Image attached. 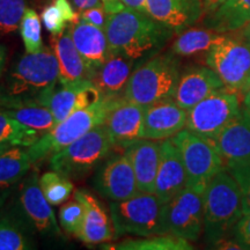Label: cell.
Returning <instances> with one entry per match:
<instances>
[{
    "mask_svg": "<svg viewBox=\"0 0 250 250\" xmlns=\"http://www.w3.org/2000/svg\"><path fill=\"white\" fill-rule=\"evenodd\" d=\"M223 87V81L211 67L208 65H192L181 73L174 100L186 110H190L197 103Z\"/></svg>",
    "mask_w": 250,
    "mask_h": 250,
    "instance_id": "cell-17",
    "label": "cell"
},
{
    "mask_svg": "<svg viewBox=\"0 0 250 250\" xmlns=\"http://www.w3.org/2000/svg\"><path fill=\"white\" fill-rule=\"evenodd\" d=\"M109 249L118 250H191L190 241L182 237L164 234V235L145 236L142 239H126Z\"/></svg>",
    "mask_w": 250,
    "mask_h": 250,
    "instance_id": "cell-31",
    "label": "cell"
},
{
    "mask_svg": "<svg viewBox=\"0 0 250 250\" xmlns=\"http://www.w3.org/2000/svg\"><path fill=\"white\" fill-rule=\"evenodd\" d=\"M145 109L144 105L127 101L123 96L116 100L104 122L115 146H125L140 138Z\"/></svg>",
    "mask_w": 250,
    "mask_h": 250,
    "instance_id": "cell-21",
    "label": "cell"
},
{
    "mask_svg": "<svg viewBox=\"0 0 250 250\" xmlns=\"http://www.w3.org/2000/svg\"><path fill=\"white\" fill-rule=\"evenodd\" d=\"M103 7L108 14H114L125 8L122 0H101Z\"/></svg>",
    "mask_w": 250,
    "mask_h": 250,
    "instance_id": "cell-42",
    "label": "cell"
},
{
    "mask_svg": "<svg viewBox=\"0 0 250 250\" xmlns=\"http://www.w3.org/2000/svg\"><path fill=\"white\" fill-rule=\"evenodd\" d=\"M104 31L111 55H121L133 62L154 55L174 34L147 13L127 7L109 14Z\"/></svg>",
    "mask_w": 250,
    "mask_h": 250,
    "instance_id": "cell-1",
    "label": "cell"
},
{
    "mask_svg": "<svg viewBox=\"0 0 250 250\" xmlns=\"http://www.w3.org/2000/svg\"><path fill=\"white\" fill-rule=\"evenodd\" d=\"M108 18L109 14L105 12L103 5L98 6V7L88 8L80 13V20L85 21V22L89 24H93L95 27L101 28L103 30L105 29V26H107Z\"/></svg>",
    "mask_w": 250,
    "mask_h": 250,
    "instance_id": "cell-40",
    "label": "cell"
},
{
    "mask_svg": "<svg viewBox=\"0 0 250 250\" xmlns=\"http://www.w3.org/2000/svg\"><path fill=\"white\" fill-rule=\"evenodd\" d=\"M27 0H0V35L14 33L20 28Z\"/></svg>",
    "mask_w": 250,
    "mask_h": 250,
    "instance_id": "cell-36",
    "label": "cell"
},
{
    "mask_svg": "<svg viewBox=\"0 0 250 250\" xmlns=\"http://www.w3.org/2000/svg\"><path fill=\"white\" fill-rule=\"evenodd\" d=\"M147 14L174 33H182L199 20L204 11L203 0H147Z\"/></svg>",
    "mask_w": 250,
    "mask_h": 250,
    "instance_id": "cell-18",
    "label": "cell"
},
{
    "mask_svg": "<svg viewBox=\"0 0 250 250\" xmlns=\"http://www.w3.org/2000/svg\"><path fill=\"white\" fill-rule=\"evenodd\" d=\"M250 22V0H225L205 18L206 28L230 34L242 30Z\"/></svg>",
    "mask_w": 250,
    "mask_h": 250,
    "instance_id": "cell-27",
    "label": "cell"
},
{
    "mask_svg": "<svg viewBox=\"0 0 250 250\" xmlns=\"http://www.w3.org/2000/svg\"><path fill=\"white\" fill-rule=\"evenodd\" d=\"M188 110L174 99L154 103L145 109L140 138L165 140L186 129Z\"/></svg>",
    "mask_w": 250,
    "mask_h": 250,
    "instance_id": "cell-13",
    "label": "cell"
},
{
    "mask_svg": "<svg viewBox=\"0 0 250 250\" xmlns=\"http://www.w3.org/2000/svg\"><path fill=\"white\" fill-rule=\"evenodd\" d=\"M42 136L43 134L39 131L19 123L14 118L0 111V143L29 147Z\"/></svg>",
    "mask_w": 250,
    "mask_h": 250,
    "instance_id": "cell-32",
    "label": "cell"
},
{
    "mask_svg": "<svg viewBox=\"0 0 250 250\" xmlns=\"http://www.w3.org/2000/svg\"><path fill=\"white\" fill-rule=\"evenodd\" d=\"M74 198L81 202L85 208V219L78 239L86 245H100L114 239L111 217H109L101 203L85 190H77Z\"/></svg>",
    "mask_w": 250,
    "mask_h": 250,
    "instance_id": "cell-22",
    "label": "cell"
},
{
    "mask_svg": "<svg viewBox=\"0 0 250 250\" xmlns=\"http://www.w3.org/2000/svg\"><path fill=\"white\" fill-rule=\"evenodd\" d=\"M187 174V186H204L226 168L215 146L192 131L183 129L173 137Z\"/></svg>",
    "mask_w": 250,
    "mask_h": 250,
    "instance_id": "cell-11",
    "label": "cell"
},
{
    "mask_svg": "<svg viewBox=\"0 0 250 250\" xmlns=\"http://www.w3.org/2000/svg\"><path fill=\"white\" fill-rule=\"evenodd\" d=\"M239 184L243 199V211L250 212V161L226 167Z\"/></svg>",
    "mask_w": 250,
    "mask_h": 250,
    "instance_id": "cell-38",
    "label": "cell"
},
{
    "mask_svg": "<svg viewBox=\"0 0 250 250\" xmlns=\"http://www.w3.org/2000/svg\"><path fill=\"white\" fill-rule=\"evenodd\" d=\"M71 36L81 57L95 76V72L111 57L105 31L79 20L71 24Z\"/></svg>",
    "mask_w": 250,
    "mask_h": 250,
    "instance_id": "cell-23",
    "label": "cell"
},
{
    "mask_svg": "<svg viewBox=\"0 0 250 250\" xmlns=\"http://www.w3.org/2000/svg\"><path fill=\"white\" fill-rule=\"evenodd\" d=\"M136 175L140 192L154 193L155 180L160 162V140L139 138L124 146Z\"/></svg>",
    "mask_w": 250,
    "mask_h": 250,
    "instance_id": "cell-19",
    "label": "cell"
},
{
    "mask_svg": "<svg viewBox=\"0 0 250 250\" xmlns=\"http://www.w3.org/2000/svg\"><path fill=\"white\" fill-rule=\"evenodd\" d=\"M242 107L250 114V87L242 98Z\"/></svg>",
    "mask_w": 250,
    "mask_h": 250,
    "instance_id": "cell-45",
    "label": "cell"
},
{
    "mask_svg": "<svg viewBox=\"0 0 250 250\" xmlns=\"http://www.w3.org/2000/svg\"><path fill=\"white\" fill-rule=\"evenodd\" d=\"M59 66L55 51L43 46L35 54L21 56L8 77L9 98L35 100L58 83Z\"/></svg>",
    "mask_w": 250,
    "mask_h": 250,
    "instance_id": "cell-7",
    "label": "cell"
},
{
    "mask_svg": "<svg viewBox=\"0 0 250 250\" xmlns=\"http://www.w3.org/2000/svg\"><path fill=\"white\" fill-rule=\"evenodd\" d=\"M177 56L168 54L152 57L132 72L123 98L144 107L174 99L181 77Z\"/></svg>",
    "mask_w": 250,
    "mask_h": 250,
    "instance_id": "cell-3",
    "label": "cell"
},
{
    "mask_svg": "<svg viewBox=\"0 0 250 250\" xmlns=\"http://www.w3.org/2000/svg\"><path fill=\"white\" fill-rule=\"evenodd\" d=\"M122 1H123L125 7L147 13V9H146V2H147V0H122Z\"/></svg>",
    "mask_w": 250,
    "mask_h": 250,
    "instance_id": "cell-43",
    "label": "cell"
},
{
    "mask_svg": "<svg viewBox=\"0 0 250 250\" xmlns=\"http://www.w3.org/2000/svg\"><path fill=\"white\" fill-rule=\"evenodd\" d=\"M134 62L121 55H111L93 78V83L103 96H123L125 86L132 74Z\"/></svg>",
    "mask_w": 250,
    "mask_h": 250,
    "instance_id": "cell-26",
    "label": "cell"
},
{
    "mask_svg": "<svg viewBox=\"0 0 250 250\" xmlns=\"http://www.w3.org/2000/svg\"><path fill=\"white\" fill-rule=\"evenodd\" d=\"M204 186H187L165 204V234L182 237L190 242L198 241L204 233Z\"/></svg>",
    "mask_w": 250,
    "mask_h": 250,
    "instance_id": "cell-10",
    "label": "cell"
},
{
    "mask_svg": "<svg viewBox=\"0 0 250 250\" xmlns=\"http://www.w3.org/2000/svg\"><path fill=\"white\" fill-rule=\"evenodd\" d=\"M40 177L36 173L31 174L22 186L20 193V204L24 217L41 233H52L61 235L55 218L52 205L46 201L41 190Z\"/></svg>",
    "mask_w": 250,
    "mask_h": 250,
    "instance_id": "cell-20",
    "label": "cell"
},
{
    "mask_svg": "<svg viewBox=\"0 0 250 250\" xmlns=\"http://www.w3.org/2000/svg\"><path fill=\"white\" fill-rule=\"evenodd\" d=\"M204 236L213 247L233 232L243 214V199L239 184L225 168L206 184L203 196Z\"/></svg>",
    "mask_w": 250,
    "mask_h": 250,
    "instance_id": "cell-2",
    "label": "cell"
},
{
    "mask_svg": "<svg viewBox=\"0 0 250 250\" xmlns=\"http://www.w3.org/2000/svg\"><path fill=\"white\" fill-rule=\"evenodd\" d=\"M117 99L118 98L103 96L99 101L79 111H76L66 120L55 125L54 129L48 131L37 142L27 147L28 154L33 164L42 160L46 156H51L95 126L104 124Z\"/></svg>",
    "mask_w": 250,
    "mask_h": 250,
    "instance_id": "cell-4",
    "label": "cell"
},
{
    "mask_svg": "<svg viewBox=\"0 0 250 250\" xmlns=\"http://www.w3.org/2000/svg\"><path fill=\"white\" fill-rule=\"evenodd\" d=\"M95 184L99 191L111 202L125 201L140 193L132 165L125 153L112 156L103 165Z\"/></svg>",
    "mask_w": 250,
    "mask_h": 250,
    "instance_id": "cell-14",
    "label": "cell"
},
{
    "mask_svg": "<svg viewBox=\"0 0 250 250\" xmlns=\"http://www.w3.org/2000/svg\"><path fill=\"white\" fill-rule=\"evenodd\" d=\"M165 204L155 193L140 192L129 199L110 203L115 237L164 235Z\"/></svg>",
    "mask_w": 250,
    "mask_h": 250,
    "instance_id": "cell-5",
    "label": "cell"
},
{
    "mask_svg": "<svg viewBox=\"0 0 250 250\" xmlns=\"http://www.w3.org/2000/svg\"><path fill=\"white\" fill-rule=\"evenodd\" d=\"M43 195L52 206L67 202L74 192V186L70 179L58 171H46L39 179Z\"/></svg>",
    "mask_w": 250,
    "mask_h": 250,
    "instance_id": "cell-34",
    "label": "cell"
},
{
    "mask_svg": "<svg viewBox=\"0 0 250 250\" xmlns=\"http://www.w3.org/2000/svg\"><path fill=\"white\" fill-rule=\"evenodd\" d=\"M34 243L28 236L22 221L12 217H0V250L33 249Z\"/></svg>",
    "mask_w": 250,
    "mask_h": 250,
    "instance_id": "cell-33",
    "label": "cell"
},
{
    "mask_svg": "<svg viewBox=\"0 0 250 250\" xmlns=\"http://www.w3.org/2000/svg\"><path fill=\"white\" fill-rule=\"evenodd\" d=\"M54 51L58 61V81L62 83L88 79L93 80L94 72L90 70L74 45L71 36V26L62 35L54 37Z\"/></svg>",
    "mask_w": 250,
    "mask_h": 250,
    "instance_id": "cell-24",
    "label": "cell"
},
{
    "mask_svg": "<svg viewBox=\"0 0 250 250\" xmlns=\"http://www.w3.org/2000/svg\"><path fill=\"white\" fill-rule=\"evenodd\" d=\"M74 8L77 9L79 13L86 11L88 8L98 7V6H102L101 0H70Z\"/></svg>",
    "mask_w": 250,
    "mask_h": 250,
    "instance_id": "cell-41",
    "label": "cell"
},
{
    "mask_svg": "<svg viewBox=\"0 0 250 250\" xmlns=\"http://www.w3.org/2000/svg\"><path fill=\"white\" fill-rule=\"evenodd\" d=\"M19 29L27 54H35L43 49L42 24L35 9L27 8Z\"/></svg>",
    "mask_w": 250,
    "mask_h": 250,
    "instance_id": "cell-35",
    "label": "cell"
},
{
    "mask_svg": "<svg viewBox=\"0 0 250 250\" xmlns=\"http://www.w3.org/2000/svg\"><path fill=\"white\" fill-rule=\"evenodd\" d=\"M224 1L225 0H203V4H204V9H206L208 12H211Z\"/></svg>",
    "mask_w": 250,
    "mask_h": 250,
    "instance_id": "cell-44",
    "label": "cell"
},
{
    "mask_svg": "<svg viewBox=\"0 0 250 250\" xmlns=\"http://www.w3.org/2000/svg\"><path fill=\"white\" fill-rule=\"evenodd\" d=\"M241 37L250 44V22L241 30Z\"/></svg>",
    "mask_w": 250,
    "mask_h": 250,
    "instance_id": "cell-46",
    "label": "cell"
},
{
    "mask_svg": "<svg viewBox=\"0 0 250 250\" xmlns=\"http://www.w3.org/2000/svg\"><path fill=\"white\" fill-rule=\"evenodd\" d=\"M205 64L218 74L227 89L243 98L250 87V44L228 35L206 52Z\"/></svg>",
    "mask_w": 250,
    "mask_h": 250,
    "instance_id": "cell-8",
    "label": "cell"
},
{
    "mask_svg": "<svg viewBox=\"0 0 250 250\" xmlns=\"http://www.w3.org/2000/svg\"><path fill=\"white\" fill-rule=\"evenodd\" d=\"M226 167L250 161V114L242 107L239 116L234 118L218 136L211 140Z\"/></svg>",
    "mask_w": 250,
    "mask_h": 250,
    "instance_id": "cell-15",
    "label": "cell"
},
{
    "mask_svg": "<svg viewBox=\"0 0 250 250\" xmlns=\"http://www.w3.org/2000/svg\"><path fill=\"white\" fill-rule=\"evenodd\" d=\"M241 110V98L223 87L188 110L186 129L211 142Z\"/></svg>",
    "mask_w": 250,
    "mask_h": 250,
    "instance_id": "cell-9",
    "label": "cell"
},
{
    "mask_svg": "<svg viewBox=\"0 0 250 250\" xmlns=\"http://www.w3.org/2000/svg\"><path fill=\"white\" fill-rule=\"evenodd\" d=\"M0 111L14 118L19 123L26 125L44 134L54 129L56 121L49 108L41 105L35 100L5 98L0 104Z\"/></svg>",
    "mask_w": 250,
    "mask_h": 250,
    "instance_id": "cell-25",
    "label": "cell"
},
{
    "mask_svg": "<svg viewBox=\"0 0 250 250\" xmlns=\"http://www.w3.org/2000/svg\"><path fill=\"white\" fill-rule=\"evenodd\" d=\"M229 34H221L217 31L203 28H192L180 33V36L174 41L170 52L180 57H189L202 52H208L212 46L226 39Z\"/></svg>",
    "mask_w": 250,
    "mask_h": 250,
    "instance_id": "cell-28",
    "label": "cell"
},
{
    "mask_svg": "<svg viewBox=\"0 0 250 250\" xmlns=\"http://www.w3.org/2000/svg\"><path fill=\"white\" fill-rule=\"evenodd\" d=\"M186 187V168L179 148L171 138L162 140L154 193L162 202L167 203Z\"/></svg>",
    "mask_w": 250,
    "mask_h": 250,
    "instance_id": "cell-16",
    "label": "cell"
},
{
    "mask_svg": "<svg viewBox=\"0 0 250 250\" xmlns=\"http://www.w3.org/2000/svg\"><path fill=\"white\" fill-rule=\"evenodd\" d=\"M14 147V146L9 145V144H5V143H0V154H2V153L8 151L9 148Z\"/></svg>",
    "mask_w": 250,
    "mask_h": 250,
    "instance_id": "cell-48",
    "label": "cell"
},
{
    "mask_svg": "<svg viewBox=\"0 0 250 250\" xmlns=\"http://www.w3.org/2000/svg\"><path fill=\"white\" fill-rule=\"evenodd\" d=\"M232 234L243 249H250V212H243L242 217L234 226Z\"/></svg>",
    "mask_w": 250,
    "mask_h": 250,
    "instance_id": "cell-39",
    "label": "cell"
},
{
    "mask_svg": "<svg viewBox=\"0 0 250 250\" xmlns=\"http://www.w3.org/2000/svg\"><path fill=\"white\" fill-rule=\"evenodd\" d=\"M45 29L54 37L62 35L68 26L80 20V13L74 8L70 0H54L45 6L41 14Z\"/></svg>",
    "mask_w": 250,
    "mask_h": 250,
    "instance_id": "cell-29",
    "label": "cell"
},
{
    "mask_svg": "<svg viewBox=\"0 0 250 250\" xmlns=\"http://www.w3.org/2000/svg\"><path fill=\"white\" fill-rule=\"evenodd\" d=\"M103 95L92 80L83 79L73 83H58L41 93L35 101L49 108L54 115L56 125L81 109L93 104Z\"/></svg>",
    "mask_w": 250,
    "mask_h": 250,
    "instance_id": "cell-12",
    "label": "cell"
},
{
    "mask_svg": "<svg viewBox=\"0 0 250 250\" xmlns=\"http://www.w3.org/2000/svg\"><path fill=\"white\" fill-rule=\"evenodd\" d=\"M5 64V49L4 46L0 45V74H1L2 68H4Z\"/></svg>",
    "mask_w": 250,
    "mask_h": 250,
    "instance_id": "cell-47",
    "label": "cell"
},
{
    "mask_svg": "<svg viewBox=\"0 0 250 250\" xmlns=\"http://www.w3.org/2000/svg\"><path fill=\"white\" fill-rule=\"evenodd\" d=\"M59 223L62 229L74 236H79L85 219V208L81 202L74 198L59 208Z\"/></svg>",
    "mask_w": 250,
    "mask_h": 250,
    "instance_id": "cell-37",
    "label": "cell"
},
{
    "mask_svg": "<svg viewBox=\"0 0 250 250\" xmlns=\"http://www.w3.org/2000/svg\"><path fill=\"white\" fill-rule=\"evenodd\" d=\"M31 161L27 147L14 146L0 154V188L17 183L30 170Z\"/></svg>",
    "mask_w": 250,
    "mask_h": 250,
    "instance_id": "cell-30",
    "label": "cell"
},
{
    "mask_svg": "<svg viewBox=\"0 0 250 250\" xmlns=\"http://www.w3.org/2000/svg\"><path fill=\"white\" fill-rule=\"evenodd\" d=\"M115 147L105 124L95 126L50 156V168L64 176L80 177L104 160Z\"/></svg>",
    "mask_w": 250,
    "mask_h": 250,
    "instance_id": "cell-6",
    "label": "cell"
}]
</instances>
